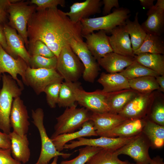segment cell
I'll return each mask as SVG.
<instances>
[{"mask_svg":"<svg viewBox=\"0 0 164 164\" xmlns=\"http://www.w3.org/2000/svg\"><path fill=\"white\" fill-rule=\"evenodd\" d=\"M27 33L29 46L41 41L57 57L73 39L83 40L80 22L73 23L57 8L36 10L28 22Z\"/></svg>","mask_w":164,"mask_h":164,"instance_id":"obj_1","label":"cell"},{"mask_svg":"<svg viewBox=\"0 0 164 164\" xmlns=\"http://www.w3.org/2000/svg\"><path fill=\"white\" fill-rule=\"evenodd\" d=\"M130 15L128 9L121 7L106 15L82 19L80 21L81 35L83 37L98 30L110 33L116 27L124 25Z\"/></svg>","mask_w":164,"mask_h":164,"instance_id":"obj_2","label":"cell"},{"mask_svg":"<svg viewBox=\"0 0 164 164\" xmlns=\"http://www.w3.org/2000/svg\"><path fill=\"white\" fill-rule=\"evenodd\" d=\"M2 85L0 89V129L9 134L11 132L10 117L14 99L20 97L23 89L9 75L2 76Z\"/></svg>","mask_w":164,"mask_h":164,"instance_id":"obj_3","label":"cell"},{"mask_svg":"<svg viewBox=\"0 0 164 164\" xmlns=\"http://www.w3.org/2000/svg\"><path fill=\"white\" fill-rule=\"evenodd\" d=\"M24 0L10 3L6 10L9 14L8 25L15 29L23 39L26 46L29 49L27 26L29 20L36 11V6L30 5Z\"/></svg>","mask_w":164,"mask_h":164,"instance_id":"obj_4","label":"cell"},{"mask_svg":"<svg viewBox=\"0 0 164 164\" xmlns=\"http://www.w3.org/2000/svg\"><path fill=\"white\" fill-rule=\"evenodd\" d=\"M92 113L84 107L77 108L75 104L67 107L63 113L56 118L54 132L50 138L60 134L72 133L80 128L84 123L90 120Z\"/></svg>","mask_w":164,"mask_h":164,"instance_id":"obj_5","label":"cell"},{"mask_svg":"<svg viewBox=\"0 0 164 164\" xmlns=\"http://www.w3.org/2000/svg\"><path fill=\"white\" fill-rule=\"evenodd\" d=\"M44 113L42 108H38L32 110V122L38 130L41 143L39 156L35 164H49L50 160L55 157L61 156L64 159H67L72 154L57 151L51 139L47 134L44 125Z\"/></svg>","mask_w":164,"mask_h":164,"instance_id":"obj_6","label":"cell"},{"mask_svg":"<svg viewBox=\"0 0 164 164\" xmlns=\"http://www.w3.org/2000/svg\"><path fill=\"white\" fill-rule=\"evenodd\" d=\"M57 58L56 69L65 81H78L83 75L84 67L69 45L61 49Z\"/></svg>","mask_w":164,"mask_h":164,"instance_id":"obj_7","label":"cell"},{"mask_svg":"<svg viewBox=\"0 0 164 164\" xmlns=\"http://www.w3.org/2000/svg\"><path fill=\"white\" fill-rule=\"evenodd\" d=\"M26 85L29 86L37 95L44 92L49 85L62 81L63 77L56 69H33L28 67L25 73Z\"/></svg>","mask_w":164,"mask_h":164,"instance_id":"obj_8","label":"cell"},{"mask_svg":"<svg viewBox=\"0 0 164 164\" xmlns=\"http://www.w3.org/2000/svg\"><path fill=\"white\" fill-rule=\"evenodd\" d=\"M28 66L22 58L15 59L8 53L0 44V80L3 73H7L23 90L26 85L25 73Z\"/></svg>","mask_w":164,"mask_h":164,"instance_id":"obj_9","label":"cell"},{"mask_svg":"<svg viewBox=\"0 0 164 164\" xmlns=\"http://www.w3.org/2000/svg\"><path fill=\"white\" fill-rule=\"evenodd\" d=\"M151 146L149 140L142 132L116 151L119 155L124 154L129 156L136 164H147L152 160L149 154Z\"/></svg>","mask_w":164,"mask_h":164,"instance_id":"obj_10","label":"cell"},{"mask_svg":"<svg viewBox=\"0 0 164 164\" xmlns=\"http://www.w3.org/2000/svg\"><path fill=\"white\" fill-rule=\"evenodd\" d=\"M69 46L78 57L84 67L82 76L84 80L93 83L100 70L97 61L88 49L83 40L73 39Z\"/></svg>","mask_w":164,"mask_h":164,"instance_id":"obj_11","label":"cell"},{"mask_svg":"<svg viewBox=\"0 0 164 164\" xmlns=\"http://www.w3.org/2000/svg\"><path fill=\"white\" fill-rule=\"evenodd\" d=\"M74 94L76 101L92 113L110 111L107 93L101 90L88 92L80 87L75 90Z\"/></svg>","mask_w":164,"mask_h":164,"instance_id":"obj_12","label":"cell"},{"mask_svg":"<svg viewBox=\"0 0 164 164\" xmlns=\"http://www.w3.org/2000/svg\"><path fill=\"white\" fill-rule=\"evenodd\" d=\"M137 135L130 137L100 136L96 138L81 137L77 138V141H71L69 142L70 143L65 144L64 149H72L81 146L88 145L115 151L131 141Z\"/></svg>","mask_w":164,"mask_h":164,"instance_id":"obj_13","label":"cell"},{"mask_svg":"<svg viewBox=\"0 0 164 164\" xmlns=\"http://www.w3.org/2000/svg\"><path fill=\"white\" fill-rule=\"evenodd\" d=\"M150 93H139L118 113L126 119L145 118L151 106Z\"/></svg>","mask_w":164,"mask_h":164,"instance_id":"obj_14","label":"cell"},{"mask_svg":"<svg viewBox=\"0 0 164 164\" xmlns=\"http://www.w3.org/2000/svg\"><path fill=\"white\" fill-rule=\"evenodd\" d=\"M27 108L20 97L13 101L10 117V123L13 132L22 136L28 133L30 123Z\"/></svg>","mask_w":164,"mask_h":164,"instance_id":"obj_15","label":"cell"},{"mask_svg":"<svg viewBox=\"0 0 164 164\" xmlns=\"http://www.w3.org/2000/svg\"><path fill=\"white\" fill-rule=\"evenodd\" d=\"M146 20L141 25L147 34L161 36L164 29V0H157L149 9Z\"/></svg>","mask_w":164,"mask_h":164,"instance_id":"obj_16","label":"cell"},{"mask_svg":"<svg viewBox=\"0 0 164 164\" xmlns=\"http://www.w3.org/2000/svg\"><path fill=\"white\" fill-rule=\"evenodd\" d=\"M106 33L105 31L100 30L83 37L86 39L87 47L97 61L107 54L113 52Z\"/></svg>","mask_w":164,"mask_h":164,"instance_id":"obj_17","label":"cell"},{"mask_svg":"<svg viewBox=\"0 0 164 164\" xmlns=\"http://www.w3.org/2000/svg\"><path fill=\"white\" fill-rule=\"evenodd\" d=\"M102 1L100 0H86L82 2L73 3L66 15L74 23L80 22L83 19L100 13Z\"/></svg>","mask_w":164,"mask_h":164,"instance_id":"obj_18","label":"cell"},{"mask_svg":"<svg viewBox=\"0 0 164 164\" xmlns=\"http://www.w3.org/2000/svg\"><path fill=\"white\" fill-rule=\"evenodd\" d=\"M108 36L110 45L114 52L128 56L134 57L129 36L124 25L117 26L110 32Z\"/></svg>","mask_w":164,"mask_h":164,"instance_id":"obj_19","label":"cell"},{"mask_svg":"<svg viewBox=\"0 0 164 164\" xmlns=\"http://www.w3.org/2000/svg\"><path fill=\"white\" fill-rule=\"evenodd\" d=\"M146 118L127 119L100 136L116 138L135 136L142 132Z\"/></svg>","mask_w":164,"mask_h":164,"instance_id":"obj_20","label":"cell"},{"mask_svg":"<svg viewBox=\"0 0 164 164\" xmlns=\"http://www.w3.org/2000/svg\"><path fill=\"white\" fill-rule=\"evenodd\" d=\"M3 28L7 43L11 52V56L15 59L21 57L28 66L30 55L26 48L23 39L15 29L8 25L5 24Z\"/></svg>","mask_w":164,"mask_h":164,"instance_id":"obj_21","label":"cell"},{"mask_svg":"<svg viewBox=\"0 0 164 164\" xmlns=\"http://www.w3.org/2000/svg\"><path fill=\"white\" fill-rule=\"evenodd\" d=\"M127 119L118 114L110 112L92 113L91 121L98 136L112 129Z\"/></svg>","mask_w":164,"mask_h":164,"instance_id":"obj_22","label":"cell"},{"mask_svg":"<svg viewBox=\"0 0 164 164\" xmlns=\"http://www.w3.org/2000/svg\"><path fill=\"white\" fill-rule=\"evenodd\" d=\"M135 60L134 57L126 56L114 52L108 53L97 61L108 73L121 72Z\"/></svg>","mask_w":164,"mask_h":164,"instance_id":"obj_23","label":"cell"},{"mask_svg":"<svg viewBox=\"0 0 164 164\" xmlns=\"http://www.w3.org/2000/svg\"><path fill=\"white\" fill-rule=\"evenodd\" d=\"M97 136L93 124L90 120L84 123L79 130L60 134L51 139L57 151L60 152L64 149L65 145L71 141L81 137Z\"/></svg>","mask_w":164,"mask_h":164,"instance_id":"obj_24","label":"cell"},{"mask_svg":"<svg viewBox=\"0 0 164 164\" xmlns=\"http://www.w3.org/2000/svg\"><path fill=\"white\" fill-rule=\"evenodd\" d=\"M9 134L13 157L20 162L27 163L29 160L31 154L27 134L21 136L13 131Z\"/></svg>","mask_w":164,"mask_h":164,"instance_id":"obj_25","label":"cell"},{"mask_svg":"<svg viewBox=\"0 0 164 164\" xmlns=\"http://www.w3.org/2000/svg\"><path fill=\"white\" fill-rule=\"evenodd\" d=\"M103 87L101 91L104 93L117 92L130 89L128 80L119 73H102L97 80Z\"/></svg>","mask_w":164,"mask_h":164,"instance_id":"obj_26","label":"cell"},{"mask_svg":"<svg viewBox=\"0 0 164 164\" xmlns=\"http://www.w3.org/2000/svg\"><path fill=\"white\" fill-rule=\"evenodd\" d=\"M106 93L110 109L109 112L118 114L131 100L140 93L130 89Z\"/></svg>","mask_w":164,"mask_h":164,"instance_id":"obj_27","label":"cell"},{"mask_svg":"<svg viewBox=\"0 0 164 164\" xmlns=\"http://www.w3.org/2000/svg\"><path fill=\"white\" fill-rule=\"evenodd\" d=\"M142 132L149 140L153 149H160L164 145V126L146 119Z\"/></svg>","mask_w":164,"mask_h":164,"instance_id":"obj_28","label":"cell"},{"mask_svg":"<svg viewBox=\"0 0 164 164\" xmlns=\"http://www.w3.org/2000/svg\"><path fill=\"white\" fill-rule=\"evenodd\" d=\"M138 15V13L137 12L135 14L133 21L128 19L124 25L125 29L130 37L133 52L140 47L147 35L146 33L139 22Z\"/></svg>","mask_w":164,"mask_h":164,"instance_id":"obj_29","label":"cell"},{"mask_svg":"<svg viewBox=\"0 0 164 164\" xmlns=\"http://www.w3.org/2000/svg\"><path fill=\"white\" fill-rule=\"evenodd\" d=\"M135 60L159 75H164V56L161 54L142 53L135 55Z\"/></svg>","mask_w":164,"mask_h":164,"instance_id":"obj_30","label":"cell"},{"mask_svg":"<svg viewBox=\"0 0 164 164\" xmlns=\"http://www.w3.org/2000/svg\"><path fill=\"white\" fill-rule=\"evenodd\" d=\"M81 84L78 81L62 83L57 103L59 107H70L75 105L74 92L77 89L80 87Z\"/></svg>","mask_w":164,"mask_h":164,"instance_id":"obj_31","label":"cell"},{"mask_svg":"<svg viewBox=\"0 0 164 164\" xmlns=\"http://www.w3.org/2000/svg\"><path fill=\"white\" fill-rule=\"evenodd\" d=\"M164 54V42L161 36L147 34L140 47L134 51L135 55L142 53Z\"/></svg>","mask_w":164,"mask_h":164,"instance_id":"obj_32","label":"cell"},{"mask_svg":"<svg viewBox=\"0 0 164 164\" xmlns=\"http://www.w3.org/2000/svg\"><path fill=\"white\" fill-rule=\"evenodd\" d=\"M130 88L139 93H150L155 90L159 89V86L155 78L145 76L128 80Z\"/></svg>","mask_w":164,"mask_h":164,"instance_id":"obj_33","label":"cell"},{"mask_svg":"<svg viewBox=\"0 0 164 164\" xmlns=\"http://www.w3.org/2000/svg\"><path fill=\"white\" fill-rule=\"evenodd\" d=\"M115 151L103 148L92 156L86 164H127L118 158Z\"/></svg>","mask_w":164,"mask_h":164,"instance_id":"obj_34","label":"cell"},{"mask_svg":"<svg viewBox=\"0 0 164 164\" xmlns=\"http://www.w3.org/2000/svg\"><path fill=\"white\" fill-rule=\"evenodd\" d=\"M119 73L128 80L145 76L156 77L159 75L156 72L142 65L135 60L132 64Z\"/></svg>","mask_w":164,"mask_h":164,"instance_id":"obj_35","label":"cell"},{"mask_svg":"<svg viewBox=\"0 0 164 164\" xmlns=\"http://www.w3.org/2000/svg\"><path fill=\"white\" fill-rule=\"evenodd\" d=\"M102 148L87 145L78 150L79 155L69 160L62 161L60 164H85L96 153Z\"/></svg>","mask_w":164,"mask_h":164,"instance_id":"obj_36","label":"cell"},{"mask_svg":"<svg viewBox=\"0 0 164 164\" xmlns=\"http://www.w3.org/2000/svg\"><path fill=\"white\" fill-rule=\"evenodd\" d=\"M57 58L56 56L46 58L39 55L30 56L28 66L33 69H56Z\"/></svg>","mask_w":164,"mask_h":164,"instance_id":"obj_37","label":"cell"},{"mask_svg":"<svg viewBox=\"0 0 164 164\" xmlns=\"http://www.w3.org/2000/svg\"><path fill=\"white\" fill-rule=\"evenodd\" d=\"M62 81H57L48 85L44 92L46 94L47 103L51 108H55L57 104L60 90Z\"/></svg>","mask_w":164,"mask_h":164,"instance_id":"obj_38","label":"cell"},{"mask_svg":"<svg viewBox=\"0 0 164 164\" xmlns=\"http://www.w3.org/2000/svg\"><path fill=\"white\" fill-rule=\"evenodd\" d=\"M29 49L28 51L30 56L39 55L46 58L55 56L47 46L40 40L36 41L30 45Z\"/></svg>","mask_w":164,"mask_h":164,"instance_id":"obj_39","label":"cell"},{"mask_svg":"<svg viewBox=\"0 0 164 164\" xmlns=\"http://www.w3.org/2000/svg\"><path fill=\"white\" fill-rule=\"evenodd\" d=\"M30 2L36 5V10L55 9L57 8L58 5L64 7L65 5V1L64 0H32Z\"/></svg>","mask_w":164,"mask_h":164,"instance_id":"obj_40","label":"cell"},{"mask_svg":"<svg viewBox=\"0 0 164 164\" xmlns=\"http://www.w3.org/2000/svg\"><path fill=\"white\" fill-rule=\"evenodd\" d=\"M149 119L156 124L164 126V105L163 103H159L154 106L150 114V119Z\"/></svg>","mask_w":164,"mask_h":164,"instance_id":"obj_41","label":"cell"},{"mask_svg":"<svg viewBox=\"0 0 164 164\" xmlns=\"http://www.w3.org/2000/svg\"><path fill=\"white\" fill-rule=\"evenodd\" d=\"M10 149L0 148V164H22L11 155Z\"/></svg>","mask_w":164,"mask_h":164,"instance_id":"obj_42","label":"cell"},{"mask_svg":"<svg viewBox=\"0 0 164 164\" xmlns=\"http://www.w3.org/2000/svg\"><path fill=\"white\" fill-rule=\"evenodd\" d=\"M102 2L104 5L102 11V14L104 16L110 14L111 9L113 7L117 9L119 8L118 0H103Z\"/></svg>","mask_w":164,"mask_h":164,"instance_id":"obj_43","label":"cell"},{"mask_svg":"<svg viewBox=\"0 0 164 164\" xmlns=\"http://www.w3.org/2000/svg\"><path fill=\"white\" fill-rule=\"evenodd\" d=\"M16 0H0V24L5 22L7 19L6 10L9 4Z\"/></svg>","mask_w":164,"mask_h":164,"instance_id":"obj_44","label":"cell"},{"mask_svg":"<svg viewBox=\"0 0 164 164\" xmlns=\"http://www.w3.org/2000/svg\"><path fill=\"white\" fill-rule=\"evenodd\" d=\"M11 145L9 134L0 131V148L10 149Z\"/></svg>","mask_w":164,"mask_h":164,"instance_id":"obj_45","label":"cell"},{"mask_svg":"<svg viewBox=\"0 0 164 164\" xmlns=\"http://www.w3.org/2000/svg\"><path fill=\"white\" fill-rule=\"evenodd\" d=\"M0 44L5 51L11 55V52L7 43L3 28L1 24H0Z\"/></svg>","mask_w":164,"mask_h":164,"instance_id":"obj_46","label":"cell"},{"mask_svg":"<svg viewBox=\"0 0 164 164\" xmlns=\"http://www.w3.org/2000/svg\"><path fill=\"white\" fill-rule=\"evenodd\" d=\"M141 5L144 8L149 9L154 5V0H139Z\"/></svg>","mask_w":164,"mask_h":164,"instance_id":"obj_47","label":"cell"},{"mask_svg":"<svg viewBox=\"0 0 164 164\" xmlns=\"http://www.w3.org/2000/svg\"><path fill=\"white\" fill-rule=\"evenodd\" d=\"M156 81L158 84L159 87V89L162 92L164 91V75H159L156 77Z\"/></svg>","mask_w":164,"mask_h":164,"instance_id":"obj_48","label":"cell"},{"mask_svg":"<svg viewBox=\"0 0 164 164\" xmlns=\"http://www.w3.org/2000/svg\"><path fill=\"white\" fill-rule=\"evenodd\" d=\"M128 164H136L134 163ZM147 164H164L163 159L160 156L157 155L152 159L151 161Z\"/></svg>","mask_w":164,"mask_h":164,"instance_id":"obj_49","label":"cell"},{"mask_svg":"<svg viewBox=\"0 0 164 164\" xmlns=\"http://www.w3.org/2000/svg\"><path fill=\"white\" fill-rule=\"evenodd\" d=\"M58 159V156H56L54 158L53 161L50 164H58L57 163Z\"/></svg>","mask_w":164,"mask_h":164,"instance_id":"obj_50","label":"cell"},{"mask_svg":"<svg viewBox=\"0 0 164 164\" xmlns=\"http://www.w3.org/2000/svg\"><path fill=\"white\" fill-rule=\"evenodd\" d=\"M128 163H129L128 162V163L127 164H128Z\"/></svg>","mask_w":164,"mask_h":164,"instance_id":"obj_51","label":"cell"}]
</instances>
